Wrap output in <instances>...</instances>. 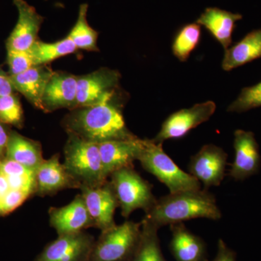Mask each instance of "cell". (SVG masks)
I'll return each mask as SVG.
<instances>
[{
  "label": "cell",
  "instance_id": "4316f807",
  "mask_svg": "<svg viewBox=\"0 0 261 261\" xmlns=\"http://www.w3.org/2000/svg\"><path fill=\"white\" fill-rule=\"evenodd\" d=\"M0 121L10 126H23V111L16 94L0 97Z\"/></svg>",
  "mask_w": 261,
  "mask_h": 261
},
{
  "label": "cell",
  "instance_id": "8992f818",
  "mask_svg": "<svg viewBox=\"0 0 261 261\" xmlns=\"http://www.w3.org/2000/svg\"><path fill=\"white\" fill-rule=\"evenodd\" d=\"M110 177L123 217H129L138 209L147 214L155 205L158 199L152 193V185L135 171L134 166L121 168Z\"/></svg>",
  "mask_w": 261,
  "mask_h": 261
},
{
  "label": "cell",
  "instance_id": "2e32d148",
  "mask_svg": "<svg viewBox=\"0 0 261 261\" xmlns=\"http://www.w3.org/2000/svg\"><path fill=\"white\" fill-rule=\"evenodd\" d=\"M62 108H77V75L54 72L43 94L42 111L51 112Z\"/></svg>",
  "mask_w": 261,
  "mask_h": 261
},
{
  "label": "cell",
  "instance_id": "5bb4252c",
  "mask_svg": "<svg viewBox=\"0 0 261 261\" xmlns=\"http://www.w3.org/2000/svg\"><path fill=\"white\" fill-rule=\"evenodd\" d=\"M49 223L58 235L81 232L94 227L82 195H76L72 202L61 207H50Z\"/></svg>",
  "mask_w": 261,
  "mask_h": 261
},
{
  "label": "cell",
  "instance_id": "ffe728a7",
  "mask_svg": "<svg viewBox=\"0 0 261 261\" xmlns=\"http://www.w3.org/2000/svg\"><path fill=\"white\" fill-rule=\"evenodd\" d=\"M243 15L217 8H207L196 23L205 27L225 50L231 47L235 24Z\"/></svg>",
  "mask_w": 261,
  "mask_h": 261
},
{
  "label": "cell",
  "instance_id": "603a6c76",
  "mask_svg": "<svg viewBox=\"0 0 261 261\" xmlns=\"http://www.w3.org/2000/svg\"><path fill=\"white\" fill-rule=\"evenodd\" d=\"M141 222L140 243L129 261H166L160 246L159 228L145 218Z\"/></svg>",
  "mask_w": 261,
  "mask_h": 261
},
{
  "label": "cell",
  "instance_id": "5b68a950",
  "mask_svg": "<svg viewBox=\"0 0 261 261\" xmlns=\"http://www.w3.org/2000/svg\"><path fill=\"white\" fill-rule=\"evenodd\" d=\"M142 222L126 221L101 232L88 261H129L140 243Z\"/></svg>",
  "mask_w": 261,
  "mask_h": 261
},
{
  "label": "cell",
  "instance_id": "ac0fdd59",
  "mask_svg": "<svg viewBox=\"0 0 261 261\" xmlns=\"http://www.w3.org/2000/svg\"><path fill=\"white\" fill-rule=\"evenodd\" d=\"M169 248L176 261H208L205 241L186 227L184 223L170 226Z\"/></svg>",
  "mask_w": 261,
  "mask_h": 261
},
{
  "label": "cell",
  "instance_id": "30bf717a",
  "mask_svg": "<svg viewBox=\"0 0 261 261\" xmlns=\"http://www.w3.org/2000/svg\"><path fill=\"white\" fill-rule=\"evenodd\" d=\"M94 243V237L84 231L58 235L34 261H88Z\"/></svg>",
  "mask_w": 261,
  "mask_h": 261
},
{
  "label": "cell",
  "instance_id": "9a60e30c",
  "mask_svg": "<svg viewBox=\"0 0 261 261\" xmlns=\"http://www.w3.org/2000/svg\"><path fill=\"white\" fill-rule=\"evenodd\" d=\"M144 146V140L136 137L130 140H113L99 144L103 171L108 178L121 168L134 166Z\"/></svg>",
  "mask_w": 261,
  "mask_h": 261
},
{
  "label": "cell",
  "instance_id": "7a4b0ae2",
  "mask_svg": "<svg viewBox=\"0 0 261 261\" xmlns=\"http://www.w3.org/2000/svg\"><path fill=\"white\" fill-rule=\"evenodd\" d=\"M145 218L160 228L195 219L219 221L222 213L216 197L207 190L169 193L157 200Z\"/></svg>",
  "mask_w": 261,
  "mask_h": 261
},
{
  "label": "cell",
  "instance_id": "7c38bea8",
  "mask_svg": "<svg viewBox=\"0 0 261 261\" xmlns=\"http://www.w3.org/2000/svg\"><path fill=\"white\" fill-rule=\"evenodd\" d=\"M233 135L235 154L229 176L236 181H243L258 173L261 165L260 150L253 132L238 129Z\"/></svg>",
  "mask_w": 261,
  "mask_h": 261
},
{
  "label": "cell",
  "instance_id": "9c48e42d",
  "mask_svg": "<svg viewBox=\"0 0 261 261\" xmlns=\"http://www.w3.org/2000/svg\"><path fill=\"white\" fill-rule=\"evenodd\" d=\"M228 154L219 147L205 145L192 156L188 165L189 173L205 187H219L224 180L227 165Z\"/></svg>",
  "mask_w": 261,
  "mask_h": 261
},
{
  "label": "cell",
  "instance_id": "52a82bcc",
  "mask_svg": "<svg viewBox=\"0 0 261 261\" xmlns=\"http://www.w3.org/2000/svg\"><path fill=\"white\" fill-rule=\"evenodd\" d=\"M121 74L103 68L88 74L77 75V108L98 106L117 96Z\"/></svg>",
  "mask_w": 261,
  "mask_h": 261
},
{
  "label": "cell",
  "instance_id": "4dcf8cb0",
  "mask_svg": "<svg viewBox=\"0 0 261 261\" xmlns=\"http://www.w3.org/2000/svg\"><path fill=\"white\" fill-rule=\"evenodd\" d=\"M15 92L10 81L9 73H6L0 66V97L9 95Z\"/></svg>",
  "mask_w": 261,
  "mask_h": 261
},
{
  "label": "cell",
  "instance_id": "f1b7e54d",
  "mask_svg": "<svg viewBox=\"0 0 261 261\" xmlns=\"http://www.w3.org/2000/svg\"><path fill=\"white\" fill-rule=\"evenodd\" d=\"M7 62L9 68L10 75L23 73L29 68L35 66L32 56L27 51H7Z\"/></svg>",
  "mask_w": 261,
  "mask_h": 261
},
{
  "label": "cell",
  "instance_id": "6da1fadb",
  "mask_svg": "<svg viewBox=\"0 0 261 261\" xmlns=\"http://www.w3.org/2000/svg\"><path fill=\"white\" fill-rule=\"evenodd\" d=\"M116 98L117 96L112 100L98 106L73 110L63 120L67 133L97 144L136 138L127 128L121 102Z\"/></svg>",
  "mask_w": 261,
  "mask_h": 261
},
{
  "label": "cell",
  "instance_id": "e0dca14e",
  "mask_svg": "<svg viewBox=\"0 0 261 261\" xmlns=\"http://www.w3.org/2000/svg\"><path fill=\"white\" fill-rule=\"evenodd\" d=\"M35 195H53L66 189H80V185L65 169L59 154L44 160L36 171Z\"/></svg>",
  "mask_w": 261,
  "mask_h": 261
},
{
  "label": "cell",
  "instance_id": "8fae6325",
  "mask_svg": "<svg viewBox=\"0 0 261 261\" xmlns=\"http://www.w3.org/2000/svg\"><path fill=\"white\" fill-rule=\"evenodd\" d=\"M80 190L94 227L103 231L116 226L114 214L119 204L111 181L96 187L82 186Z\"/></svg>",
  "mask_w": 261,
  "mask_h": 261
},
{
  "label": "cell",
  "instance_id": "cb8c5ba5",
  "mask_svg": "<svg viewBox=\"0 0 261 261\" xmlns=\"http://www.w3.org/2000/svg\"><path fill=\"white\" fill-rule=\"evenodd\" d=\"M77 49L73 42L66 37L65 39L53 43L37 40L28 51L32 56L36 66L47 64L62 57L72 54Z\"/></svg>",
  "mask_w": 261,
  "mask_h": 261
},
{
  "label": "cell",
  "instance_id": "ba28073f",
  "mask_svg": "<svg viewBox=\"0 0 261 261\" xmlns=\"http://www.w3.org/2000/svg\"><path fill=\"white\" fill-rule=\"evenodd\" d=\"M216 103L207 101L176 111L165 120L159 134L152 141L163 144L166 140L183 138L190 130L208 121L216 112Z\"/></svg>",
  "mask_w": 261,
  "mask_h": 261
},
{
  "label": "cell",
  "instance_id": "484cf974",
  "mask_svg": "<svg viewBox=\"0 0 261 261\" xmlns=\"http://www.w3.org/2000/svg\"><path fill=\"white\" fill-rule=\"evenodd\" d=\"M200 37V25L195 23L185 25L175 37L172 45L173 55L180 61H187L198 45Z\"/></svg>",
  "mask_w": 261,
  "mask_h": 261
},
{
  "label": "cell",
  "instance_id": "277c9868",
  "mask_svg": "<svg viewBox=\"0 0 261 261\" xmlns=\"http://www.w3.org/2000/svg\"><path fill=\"white\" fill-rule=\"evenodd\" d=\"M144 169L166 185L169 193L201 190V183L190 173L184 171L163 148V144L144 140L138 160Z\"/></svg>",
  "mask_w": 261,
  "mask_h": 261
},
{
  "label": "cell",
  "instance_id": "44dd1931",
  "mask_svg": "<svg viewBox=\"0 0 261 261\" xmlns=\"http://www.w3.org/2000/svg\"><path fill=\"white\" fill-rule=\"evenodd\" d=\"M5 158L35 172L44 161L41 144L20 135L15 130L10 132Z\"/></svg>",
  "mask_w": 261,
  "mask_h": 261
},
{
  "label": "cell",
  "instance_id": "83f0119b",
  "mask_svg": "<svg viewBox=\"0 0 261 261\" xmlns=\"http://www.w3.org/2000/svg\"><path fill=\"white\" fill-rule=\"evenodd\" d=\"M261 107V82L242 89L238 98L230 104L228 112L244 113Z\"/></svg>",
  "mask_w": 261,
  "mask_h": 261
},
{
  "label": "cell",
  "instance_id": "3957f363",
  "mask_svg": "<svg viewBox=\"0 0 261 261\" xmlns=\"http://www.w3.org/2000/svg\"><path fill=\"white\" fill-rule=\"evenodd\" d=\"M64 147L65 169L82 186L96 187L108 181L103 171L99 144L68 133Z\"/></svg>",
  "mask_w": 261,
  "mask_h": 261
},
{
  "label": "cell",
  "instance_id": "d6986e66",
  "mask_svg": "<svg viewBox=\"0 0 261 261\" xmlns=\"http://www.w3.org/2000/svg\"><path fill=\"white\" fill-rule=\"evenodd\" d=\"M54 71L46 65H36L23 73L10 75L15 92L23 94L31 104L42 110V99Z\"/></svg>",
  "mask_w": 261,
  "mask_h": 261
},
{
  "label": "cell",
  "instance_id": "7402d4cb",
  "mask_svg": "<svg viewBox=\"0 0 261 261\" xmlns=\"http://www.w3.org/2000/svg\"><path fill=\"white\" fill-rule=\"evenodd\" d=\"M260 58L261 27L248 33L240 42L226 49L221 66L225 71H230Z\"/></svg>",
  "mask_w": 261,
  "mask_h": 261
},
{
  "label": "cell",
  "instance_id": "d4e9b609",
  "mask_svg": "<svg viewBox=\"0 0 261 261\" xmlns=\"http://www.w3.org/2000/svg\"><path fill=\"white\" fill-rule=\"evenodd\" d=\"M88 4L80 5L78 19L74 27L67 36L73 42L77 49L87 51H98V33L89 25L87 20Z\"/></svg>",
  "mask_w": 261,
  "mask_h": 261
},
{
  "label": "cell",
  "instance_id": "1f68e13d",
  "mask_svg": "<svg viewBox=\"0 0 261 261\" xmlns=\"http://www.w3.org/2000/svg\"><path fill=\"white\" fill-rule=\"evenodd\" d=\"M10 127L0 121V161L5 159L6 154L7 145L12 130Z\"/></svg>",
  "mask_w": 261,
  "mask_h": 261
},
{
  "label": "cell",
  "instance_id": "f546056e",
  "mask_svg": "<svg viewBox=\"0 0 261 261\" xmlns=\"http://www.w3.org/2000/svg\"><path fill=\"white\" fill-rule=\"evenodd\" d=\"M213 261H237L236 253L227 246L222 239H219L217 253Z\"/></svg>",
  "mask_w": 261,
  "mask_h": 261
},
{
  "label": "cell",
  "instance_id": "4fadbf2b",
  "mask_svg": "<svg viewBox=\"0 0 261 261\" xmlns=\"http://www.w3.org/2000/svg\"><path fill=\"white\" fill-rule=\"evenodd\" d=\"M13 3L18 10V18L7 39V51H27L37 42L44 19L25 0H13Z\"/></svg>",
  "mask_w": 261,
  "mask_h": 261
}]
</instances>
